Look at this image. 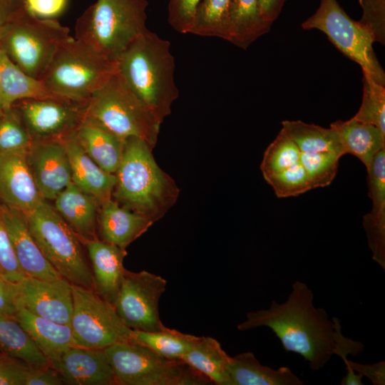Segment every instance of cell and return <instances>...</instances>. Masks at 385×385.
I'll return each instance as SVG.
<instances>
[{
	"label": "cell",
	"instance_id": "d6986e66",
	"mask_svg": "<svg viewBox=\"0 0 385 385\" xmlns=\"http://www.w3.org/2000/svg\"><path fill=\"white\" fill-rule=\"evenodd\" d=\"M91 265L94 291L115 306L126 269L125 249L99 239L83 242Z\"/></svg>",
	"mask_w": 385,
	"mask_h": 385
},
{
	"label": "cell",
	"instance_id": "83f0119b",
	"mask_svg": "<svg viewBox=\"0 0 385 385\" xmlns=\"http://www.w3.org/2000/svg\"><path fill=\"white\" fill-rule=\"evenodd\" d=\"M0 356L28 368L50 366L14 316L0 313Z\"/></svg>",
	"mask_w": 385,
	"mask_h": 385
},
{
	"label": "cell",
	"instance_id": "836d02e7",
	"mask_svg": "<svg viewBox=\"0 0 385 385\" xmlns=\"http://www.w3.org/2000/svg\"><path fill=\"white\" fill-rule=\"evenodd\" d=\"M231 0H201L189 34L227 41Z\"/></svg>",
	"mask_w": 385,
	"mask_h": 385
},
{
	"label": "cell",
	"instance_id": "681fc988",
	"mask_svg": "<svg viewBox=\"0 0 385 385\" xmlns=\"http://www.w3.org/2000/svg\"><path fill=\"white\" fill-rule=\"evenodd\" d=\"M286 0H258L259 11L262 19L272 26L281 13Z\"/></svg>",
	"mask_w": 385,
	"mask_h": 385
},
{
	"label": "cell",
	"instance_id": "4316f807",
	"mask_svg": "<svg viewBox=\"0 0 385 385\" xmlns=\"http://www.w3.org/2000/svg\"><path fill=\"white\" fill-rule=\"evenodd\" d=\"M337 133L345 154L360 160L369 170L374 157L385 148V133L378 127L354 118L330 124Z\"/></svg>",
	"mask_w": 385,
	"mask_h": 385
},
{
	"label": "cell",
	"instance_id": "7a4b0ae2",
	"mask_svg": "<svg viewBox=\"0 0 385 385\" xmlns=\"http://www.w3.org/2000/svg\"><path fill=\"white\" fill-rule=\"evenodd\" d=\"M152 150L140 138L125 140L112 198L154 223L175 203L180 190L174 180L158 165Z\"/></svg>",
	"mask_w": 385,
	"mask_h": 385
},
{
	"label": "cell",
	"instance_id": "52a82bcc",
	"mask_svg": "<svg viewBox=\"0 0 385 385\" xmlns=\"http://www.w3.org/2000/svg\"><path fill=\"white\" fill-rule=\"evenodd\" d=\"M86 115L123 140L140 138L153 148L157 143L161 124L118 71L90 97Z\"/></svg>",
	"mask_w": 385,
	"mask_h": 385
},
{
	"label": "cell",
	"instance_id": "ab89813d",
	"mask_svg": "<svg viewBox=\"0 0 385 385\" xmlns=\"http://www.w3.org/2000/svg\"><path fill=\"white\" fill-rule=\"evenodd\" d=\"M362 16L359 21L372 34L375 42L385 43V0H359Z\"/></svg>",
	"mask_w": 385,
	"mask_h": 385
},
{
	"label": "cell",
	"instance_id": "4dcf8cb0",
	"mask_svg": "<svg viewBox=\"0 0 385 385\" xmlns=\"http://www.w3.org/2000/svg\"><path fill=\"white\" fill-rule=\"evenodd\" d=\"M0 94L5 108H9L16 102L26 98L59 97L48 91L41 81L22 71L1 50Z\"/></svg>",
	"mask_w": 385,
	"mask_h": 385
},
{
	"label": "cell",
	"instance_id": "d6a6232c",
	"mask_svg": "<svg viewBox=\"0 0 385 385\" xmlns=\"http://www.w3.org/2000/svg\"><path fill=\"white\" fill-rule=\"evenodd\" d=\"M197 338V336L166 327L158 332L133 330L132 342L147 347L161 356L182 359Z\"/></svg>",
	"mask_w": 385,
	"mask_h": 385
},
{
	"label": "cell",
	"instance_id": "ffe728a7",
	"mask_svg": "<svg viewBox=\"0 0 385 385\" xmlns=\"http://www.w3.org/2000/svg\"><path fill=\"white\" fill-rule=\"evenodd\" d=\"M153 224L145 217L121 206L111 198L100 205L97 220L98 238L126 249Z\"/></svg>",
	"mask_w": 385,
	"mask_h": 385
},
{
	"label": "cell",
	"instance_id": "603a6c76",
	"mask_svg": "<svg viewBox=\"0 0 385 385\" xmlns=\"http://www.w3.org/2000/svg\"><path fill=\"white\" fill-rule=\"evenodd\" d=\"M53 207L82 242L98 238L97 220L101 202L73 183L53 200Z\"/></svg>",
	"mask_w": 385,
	"mask_h": 385
},
{
	"label": "cell",
	"instance_id": "7402d4cb",
	"mask_svg": "<svg viewBox=\"0 0 385 385\" xmlns=\"http://www.w3.org/2000/svg\"><path fill=\"white\" fill-rule=\"evenodd\" d=\"M61 140L68 157L72 183L101 203L112 198L115 175L103 170L87 155L77 140L76 132Z\"/></svg>",
	"mask_w": 385,
	"mask_h": 385
},
{
	"label": "cell",
	"instance_id": "5bb4252c",
	"mask_svg": "<svg viewBox=\"0 0 385 385\" xmlns=\"http://www.w3.org/2000/svg\"><path fill=\"white\" fill-rule=\"evenodd\" d=\"M16 286V305L46 319L69 324L73 312L72 284L64 278L26 277Z\"/></svg>",
	"mask_w": 385,
	"mask_h": 385
},
{
	"label": "cell",
	"instance_id": "3957f363",
	"mask_svg": "<svg viewBox=\"0 0 385 385\" xmlns=\"http://www.w3.org/2000/svg\"><path fill=\"white\" fill-rule=\"evenodd\" d=\"M116 63L118 73L161 124L179 96L170 42L148 30L125 49Z\"/></svg>",
	"mask_w": 385,
	"mask_h": 385
},
{
	"label": "cell",
	"instance_id": "4fadbf2b",
	"mask_svg": "<svg viewBox=\"0 0 385 385\" xmlns=\"http://www.w3.org/2000/svg\"><path fill=\"white\" fill-rule=\"evenodd\" d=\"M86 103L61 97L34 98L13 104L33 141L61 140L76 132Z\"/></svg>",
	"mask_w": 385,
	"mask_h": 385
},
{
	"label": "cell",
	"instance_id": "f1b7e54d",
	"mask_svg": "<svg viewBox=\"0 0 385 385\" xmlns=\"http://www.w3.org/2000/svg\"><path fill=\"white\" fill-rule=\"evenodd\" d=\"M230 356L220 342L211 337H198L182 360L206 376L212 384L229 385Z\"/></svg>",
	"mask_w": 385,
	"mask_h": 385
},
{
	"label": "cell",
	"instance_id": "7dc6e473",
	"mask_svg": "<svg viewBox=\"0 0 385 385\" xmlns=\"http://www.w3.org/2000/svg\"><path fill=\"white\" fill-rule=\"evenodd\" d=\"M16 284L0 273V313L14 316L17 311Z\"/></svg>",
	"mask_w": 385,
	"mask_h": 385
},
{
	"label": "cell",
	"instance_id": "7bdbcfd3",
	"mask_svg": "<svg viewBox=\"0 0 385 385\" xmlns=\"http://www.w3.org/2000/svg\"><path fill=\"white\" fill-rule=\"evenodd\" d=\"M69 0H25L26 10L39 19H56L66 9Z\"/></svg>",
	"mask_w": 385,
	"mask_h": 385
},
{
	"label": "cell",
	"instance_id": "d590c367",
	"mask_svg": "<svg viewBox=\"0 0 385 385\" xmlns=\"http://www.w3.org/2000/svg\"><path fill=\"white\" fill-rule=\"evenodd\" d=\"M363 96L354 119L374 125L385 133V86L363 74Z\"/></svg>",
	"mask_w": 385,
	"mask_h": 385
},
{
	"label": "cell",
	"instance_id": "f35d334b",
	"mask_svg": "<svg viewBox=\"0 0 385 385\" xmlns=\"http://www.w3.org/2000/svg\"><path fill=\"white\" fill-rule=\"evenodd\" d=\"M265 180L279 198L298 196L311 190L307 174L300 160Z\"/></svg>",
	"mask_w": 385,
	"mask_h": 385
},
{
	"label": "cell",
	"instance_id": "9a60e30c",
	"mask_svg": "<svg viewBox=\"0 0 385 385\" xmlns=\"http://www.w3.org/2000/svg\"><path fill=\"white\" fill-rule=\"evenodd\" d=\"M26 159L44 200L53 201L72 183L68 157L61 140L33 141Z\"/></svg>",
	"mask_w": 385,
	"mask_h": 385
},
{
	"label": "cell",
	"instance_id": "60d3db41",
	"mask_svg": "<svg viewBox=\"0 0 385 385\" xmlns=\"http://www.w3.org/2000/svg\"><path fill=\"white\" fill-rule=\"evenodd\" d=\"M0 273L16 284L27 277L16 259L9 234L0 220Z\"/></svg>",
	"mask_w": 385,
	"mask_h": 385
},
{
	"label": "cell",
	"instance_id": "277c9868",
	"mask_svg": "<svg viewBox=\"0 0 385 385\" xmlns=\"http://www.w3.org/2000/svg\"><path fill=\"white\" fill-rule=\"evenodd\" d=\"M147 0H97L77 19L75 38L116 62L149 29Z\"/></svg>",
	"mask_w": 385,
	"mask_h": 385
},
{
	"label": "cell",
	"instance_id": "f6af8a7d",
	"mask_svg": "<svg viewBox=\"0 0 385 385\" xmlns=\"http://www.w3.org/2000/svg\"><path fill=\"white\" fill-rule=\"evenodd\" d=\"M63 381L56 370L51 366L27 368L25 385H62Z\"/></svg>",
	"mask_w": 385,
	"mask_h": 385
},
{
	"label": "cell",
	"instance_id": "ac0fdd59",
	"mask_svg": "<svg viewBox=\"0 0 385 385\" xmlns=\"http://www.w3.org/2000/svg\"><path fill=\"white\" fill-rule=\"evenodd\" d=\"M0 220L9 234L18 262L27 277L48 280L62 277L37 245L23 212L0 202Z\"/></svg>",
	"mask_w": 385,
	"mask_h": 385
},
{
	"label": "cell",
	"instance_id": "d4e9b609",
	"mask_svg": "<svg viewBox=\"0 0 385 385\" xmlns=\"http://www.w3.org/2000/svg\"><path fill=\"white\" fill-rule=\"evenodd\" d=\"M29 334L50 366L70 346L74 345L69 324H59L18 307L14 315Z\"/></svg>",
	"mask_w": 385,
	"mask_h": 385
},
{
	"label": "cell",
	"instance_id": "f546056e",
	"mask_svg": "<svg viewBox=\"0 0 385 385\" xmlns=\"http://www.w3.org/2000/svg\"><path fill=\"white\" fill-rule=\"evenodd\" d=\"M270 28L260 15L258 0H231L227 41L245 50Z\"/></svg>",
	"mask_w": 385,
	"mask_h": 385
},
{
	"label": "cell",
	"instance_id": "e0dca14e",
	"mask_svg": "<svg viewBox=\"0 0 385 385\" xmlns=\"http://www.w3.org/2000/svg\"><path fill=\"white\" fill-rule=\"evenodd\" d=\"M51 366L63 384L118 385L104 349L72 345Z\"/></svg>",
	"mask_w": 385,
	"mask_h": 385
},
{
	"label": "cell",
	"instance_id": "b9f144b4",
	"mask_svg": "<svg viewBox=\"0 0 385 385\" xmlns=\"http://www.w3.org/2000/svg\"><path fill=\"white\" fill-rule=\"evenodd\" d=\"M201 0H169L168 21L174 30L189 34L196 8Z\"/></svg>",
	"mask_w": 385,
	"mask_h": 385
},
{
	"label": "cell",
	"instance_id": "2e32d148",
	"mask_svg": "<svg viewBox=\"0 0 385 385\" xmlns=\"http://www.w3.org/2000/svg\"><path fill=\"white\" fill-rule=\"evenodd\" d=\"M43 200L29 166L26 150L0 153V202L24 213Z\"/></svg>",
	"mask_w": 385,
	"mask_h": 385
},
{
	"label": "cell",
	"instance_id": "7c38bea8",
	"mask_svg": "<svg viewBox=\"0 0 385 385\" xmlns=\"http://www.w3.org/2000/svg\"><path fill=\"white\" fill-rule=\"evenodd\" d=\"M167 281L160 275L143 270H126L115 304V309L129 329L141 332L164 329L160 317L159 302Z\"/></svg>",
	"mask_w": 385,
	"mask_h": 385
},
{
	"label": "cell",
	"instance_id": "6da1fadb",
	"mask_svg": "<svg viewBox=\"0 0 385 385\" xmlns=\"http://www.w3.org/2000/svg\"><path fill=\"white\" fill-rule=\"evenodd\" d=\"M266 327L270 329L287 352H294L308 362L312 371L324 367L333 356L344 361L364 351L359 342L345 337L337 317L329 318L327 311L314 304L312 290L295 281L287 300H273L268 309L250 312L237 324L240 331Z\"/></svg>",
	"mask_w": 385,
	"mask_h": 385
},
{
	"label": "cell",
	"instance_id": "f907efd6",
	"mask_svg": "<svg viewBox=\"0 0 385 385\" xmlns=\"http://www.w3.org/2000/svg\"><path fill=\"white\" fill-rule=\"evenodd\" d=\"M346 374L342 379V385H363L362 377L363 376L354 371L350 366H346Z\"/></svg>",
	"mask_w": 385,
	"mask_h": 385
},
{
	"label": "cell",
	"instance_id": "44dd1931",
	"mask_svg": "<svg viewBox=\"0 0 385 385\" xmlns=\"http://www.w3.org/2000/svg\"><path fill=\"white\" fill-rule=\"evenodd\" d=\"M367 172L372 208L363 225L372 258L381 263L385 260V148L376 154Z\"/></svg>",
	"mask_w": 385,
	"mask_h": 385
},
{
	"label": "cell",
	"instance_id": "1f68e13d",
	"mask_svg": "<svg viewBox=\"0 0 385 385\" xmlns=\"http://www.w3.org/2000/svg\"><path fill=\"white\" fill-rule=\"evenodd\" d=\"M282 129L297 145L301 153H332L341 156L344 151L337 132L302 120H283Z\"/></svg>",
	"mask_w": 385,
	"mask_h": 385
},
{
	"label": "cell",
	"instance_id": "cb8c5ba5",
	"mask_svg": "<svg viewBox=\"0 0 385 385\" xmlns=\"http://www.w3.org/2000/svg\"><path fill=\"white\" fill-rule=\"evenodd\" d=\"M76 136L95 163L105 171L115 173L123 157L125 140L86 115L76 130Z\"/></svg>",
	"mask_w": 385,
	"mask_h": 385
},
{
	"label": "cell",
	"instance_id": "8fae6325",
	"mask_svg": "<svg viewBox=\"0 0 385 385\" xmlns=\"http://www.w3.org/2000/svg\"><path fill=\"white\" fill-rule=\"evenodd\" d=\"M72 291L70 327L74 345L105 349L117 342H132L133 330L123 324L112 304L94 289L72 284Z\"/></svg>",
	"mask_w": 385,
	"mask_h": 385
},
{
	"label": "cell",
	"instance_id": "c3c4849f",
	"mask_svg": "<svg viewBox=\"0 0 385 385\" xmlns=\"http://www.w3.org/2000/svg\"><path fill=\"white\" fill-rule=\"evenodd\" d=\"M25 10V0H0V34L9 23Z\"/></svg>",
	"mask_w": 385,
	"mask_h": 385
},
{
	"label": "cell",
	"instance_id": "8992f818",
	"mask_svg": "<svg viewBox=\"0 0 385 385\" xmlns=\"http://www.w3.org/2000/svg\"><path fill=\"white\" fill-rule=\"evenodd\" d=\"M24 215L33 238L56 271L71 284L93 289L85 246L53 205L43 200Z\"/></svg>",
	"mask_w": 385,
	"mask_h": 385
},
{
	"label": "cell",
	"instance_id": "5b68a950",
	"mask_svg": "<svg viewBox=\"0 0 385 385\" xmlns=\"http://www.w3.org/2000/svg\"><path fill=\"white\" fill-rule=\"evenodd\" d=\"M117 71L116 62L70 36L58 47L41 81L56 96L86 103Z\"/></svg>",
	"mask_w": 385,
	"mask_h": 385
},
{
	"label": "cell",
	"instance_id": "bcb514c9",
	"mask_svg": "<svg viewBox=\"0 0 385 385\" xmlns=\"http://www.w3.org/2000/svg\"><path fill=\"white\" fill-rule=\"evenodd\" d=\"M344 362L345 366H350L354 371L367 377L374 385L385 384L384 361L371 364H363L346 359Z\"/></svg>",
	"mask_w": 385,
	"mask_h": 385
},
{
	"label": "cell",
	"instance_id": "ee69618b",
	"mask_svg": "<svg viewBox=\"0 0 385 385\" xmlns=\"http://www.w3.org/2000/svg\"><path fill=\"white\" fill-rule=\"evenodd\" d=\"M27 368L0 356V385H25Z\"/></svg>",
	"mask_w": 385,
	"mask_h": 385
},
{
	"label": "cell",
	"instance_id": "8d00e7d4",
	"mask_svg": "<svg viewBox=\"0 0 385 385\" xmlns=\"http://www.w3.org/2000/svg\"><path fill=\"white\" fill-rule=\"evenodd\" d=\"M341 157L332 153H301L299 160L307 174L311 190L327 187L332 183Z\"/></svg>",
	"mask_w": 385,
	"mask_h": 385
},
{
	"label": "cell",
	"instance_id": "484cf974",
	"mask_svg": "<svg viewBox=\"0 0 385 385\" xmlns=\"http://www.w3.org/2000/svg\"><path fill=\"white\" fill-rule=\"evenodd\" d=\"M229 385H302L303 381L289 367L277 369L262 365L252 352L230 356Z\"/></svg>",
	"mask_w": 385,
	"mask_h": 385
},
{
	"label": "cell",
	"instance_id": "30bf717a",
	"mask_svg": "<svg viewBox=\"0 0 385 385\" xmlns=\"http://www.w3.org/2000/svg\"><path fill=\"white\" fill-rule=\"evenodd\" d=\"M301 27L324 33L339 51L361 66L363 74L385 86V73L374 51L372 34L351 19L337 0H320L317 10Z\"/></svg>",
	"mask_w": 385,
	"mask_h": 385
},
{
	"label": "cell",
	"instance_id": "e575fe53",
	"mask_svg": "<svg viewBox=\"0 0 385 385\" xmlns=\"http://www.w3.org/2000/svg\"><path fill=\"white\" fill-rule=\"evenodd\" d=\"M300 155L296 143L281 130L264 153L260 170L265 180L298 163Z\"/></svg>",
	"mask_w": 385,
	"mask_h": 385
},
{
	"label": "cell",
	"instance_id": "ba28073f",
	"mask_svg": "<svg viewBox=\"0 0 385 385\" xmlns=\"http://www.w3.org/2000/svg\"><path fill=\"white\" fill-rule=\"evenodd\" d=\"M69 29L56 19H39L26 9L0 34V50L28 76L41 81Z\"/></svg>",
	"mask_w": 385,
	"mask_h": 385
},
{
	"label": "cell",
	"instance_id": "816d5d0a",
	"mask_svg": "<svg viewBox=\"0 0 385 385\" xmlns=\"http://www.w3.org/2000/svg\"><path fill=\"white\" fill-rule=\"evenodd\" d=\"M5 108H6L4 106V102L2 101V98H1V94H0V115L2 113V112L4 111V110Z\"/></svg>",
	"mask_w": 385,
	"mask_h": 385
},
{
	"label": "cell",
	"instance_id": "9c48e42d",
	"mask_svg": "<svg viewBox=\"0 0 385 385\" xmlns=\"http://www.w3.org/2000/svg\"><path fill=\"white\" fill-rule=\"evenodd\" d=\"M118 385H208L212 382L182 359L161 356L134 342L104 349Z\"/></svg>",
	"mask_w": 385,
	"mask_h": 385
},
{
	"label": "cell",
	"instance_id": "74e56055",
	"mask_svg": "<svg viewBox=\"0 0 385 385\" xmlns=\"http://www.w3.org/2000/svg\"><path fill=\"white\" fill-rule=\"evenodd\" d=\"M33 140L13 106L0 115V153L27 150Z\"/></svg>",
	"mask_w": 385,
	"mask_h": 385
}]
</instances>
